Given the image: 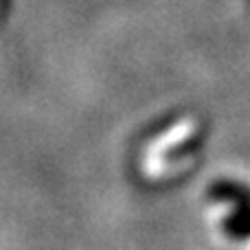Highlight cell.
I'll list each match as a JSON object with an SVG mask.
<instances>
[{
  "label": "cell",
  "mask_w": 250,
  "mask_h": 250,
  "mask_svg": "<svg viewBox=\"0 0 250 250\" xmlns=\"http://www.w3.org/2000/svg\"><path fill=\"white\" fill-rule=\"evenodd\" d=\"M191 129H193L191 121H182V123L173 125L169 132L160 134V136L149 145V149H147L145 165H147V163H156V160H158L167 149H171V147H176L180 141H185V138L191 134Z\"/></svg>",
  "instance_id": "6da1fadb"
}]
</instances>
